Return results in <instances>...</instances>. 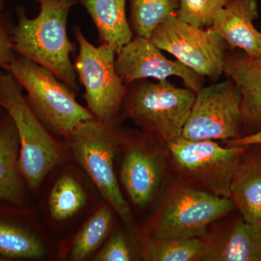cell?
<instances>
[{
  "mask_svg": "<svg viewBox=\"0 0 261 261\" xmlns=\"http://www.w3.org/2000/svg\"><path fill=\"white\" fill-rule=\"evenodd\" d=\"M40 11L29 18L23 9L11 33L15 53L41 65L73 90H78L77 74L70 60L73 45L67 34V22L77 0H36Z\"/></svg>",
  "mask_w": 261,
  "mask_h": 261,
  "instance_id": "cell-1",
  "label": "cell"
},
{
  "mask_svg": "<svg viewBox=\"0 0 261 261\" xmlns=\"http://www.w3.org/2000/svg\"><path fill=\"white\" fill-rule=\"evenodd\" d=\"M0 106L16 128L19 163L27 187L37 190L51 170L63 161V150L33 111L21 86L6 70L0 71Z\"/></svg>",
  "mask_w": 261,
  "mask_h": 261,
  "instance_id": "cell-2",
  "label": "cell"
},
{
  "mask_svg": "<svg viewBox=\"0 0 261 261\" xmlns=\"http://www.w3.org/2000/svg\"><path fill=\"white\" fill-rule=\"evenodd\" d=\"M6 70L27 92V101L44 126L70 140L84 122L94 119L75 99L73 89L49 70L15 56Z\"/></svg>",
  "mask_w": 261,
  "mask_h": 261,
  "instance_id": "cell-3",
  "label": "cell"
},
{
  "mask_svg": "<svg viewBox=\"0 0 261 261\" xmlns=\"http://www.w3.org/2000/svg\"><path fill=\"white\" fill-rule=\"evenodd\" d=\"M196 94L167 80L135 84L128 89L123 102L125 116L168 143L181 136Z\"/></svg>",
  "mask_w": 261,
  "mask_h": 261,
  "instance_id": "cell-4",
  "label": "cell"
},
{
  "mask_svg": "<svg viewBox=\"0 0 261 261\" xmlns=\"http://www.w3.org/2000/svg\"><path fill=\"white\" fill-rule=\"evenodd\" d=\"M74 33L79 44L74 68L85 91L87 108L96 121L111 125L128 90L116 72V51L106 43L95 47L79 27Z\"/></svg>",
  "mask_w": 261,
  "mask_h": 261,
  "instance_id": "cell-5",
  "label": "cell"
},
{
  "mask_svg": "<svg viewBox=\"0 0 261 261\" xmlns=\"http://www.w3.org/2000/svg\"><path fill=\"white\" fill-rule=\"evenodd\" d=\"M121 136L111 125L95 119L84 122L70 139L77 162L84 168L98 190L122 219L130 224L132 214L122 195L114 170V159Z\"/></svg>",
  "mask_w": 261,
  "mask_h": 261,
  "instance_id": "cell-6",
  "label": "cell"
},
{
  "mask_svg": "<svg viewBox=\"0 0 261 261\" xmlns=\"http://www.w3.org/2000/svg\"><path fill=\"white\" fill-rule=\"evenodd\" d=\"M149 40L202 76L217 81L224 73L228 46L211 27H194L175 13L154 29Z\"/></svg>",
  "mask_w": 261,
  "mask_h": 261,
  "instance_id": "cell-7",
  "label": "cell"
},
{
  "mask_svg": "<svg viewBox=\"0 0 261 261\" xmlns=\"http://www.w3.org/2000/svg\"><path fill=\"white\" fill-rule=\"evenodd\" d=\"M242 94L231 80L202 87L181 136L187 140H235L243 137Z\"/></svg>",
  "mask_w": 261,
  "mask_h": 261,
  "instance_id": "cell-8",
  "label": "cell"
},
{
  "mask_svg": "<svg viewBox=\"0 0 261 261\" xmlns=\"http://www.w3.org/2000/svg\"><path fill=\"white\" fill-rule=\"evenodd\" d=\"M235 208L233 201L228 197L180 187L170 195L159 213L153 238H203L209 225Z\"/></svg>",
  "mask_w": 261,
  "mask_h": 261,
  "instance_id": "cell-9",
  "label": "cell"
},
{
  "mask_svg": "<svg viewBox=\"0 0 261 261\" xmlns=\"http://www.w3.org/2000/svg\"><path fill=\"white\" fill-rule=\"evenodd\" d=\"M173 161L182 172L209 192L230 198L231 180L247 147H221L214 140L192 141L182 136L168 142Z\"/></svg>",
  "mask_w": 261,
  "mask_h": 261,
  "instance_id": "cell-10",
  "label": "cell"
},
{
  "mask_svg": "<svg viewBox=\"0 0 261 261\" xmlns=\"http://www.w3.org/2000/svg\"><path fill=\"white\" fill-rule=\"evenodd\" d=\"M115 66L126 85L146 79L163 81L176 76L197 93L203 87L205 80V77L177 60H168L149 39L140 37H134L122 48L116 55Z\"/></svg>",
  "mask_w": 261,
  "mask_h": 261,
  "instance_id": "cell-11",
  "label": "cell"
},
{
  "mask_svg": "<svg viewBox=\"0 0 261 261\" xmlns=\"http://www.w3.org/2000/svg\"><path fill=\"white\" fill-rule=\"evenodd\" d=\"M258 17L256 0H232L219 12L211 28L230 49H242L250 58L261 53V33L254 27Z\"/></svg>",
  "mask_w": 261,
  "mask_h": 261,
  "instance_id": "cell-12",
  "label": "cell"
},
{
  "mask_svg": "<svg viewBox=\"0 0 261 261\" xmlns=\"http://www.w3.org/2000/svg\"><path fill=\"white\" fill-rule=\"evenodd\" d=\"M122 163L121 180L132 202L145 207L159 190L161 167L157 156L145 146H130Z\"/></svg>",
  "mask_w": 261,
  "mask_h": 261,
  "instance_id": "cell-13",
  "label": "cell"
},
{
  "mask_svg": "<svg viewBox=\"0 0 261 261\" xmlns=\"http://www.w3.org/2000/svg\"><path fill=\"white\" fill-rule=\"evenodd\" d=\"M242 217L261 229V145L247 146L230 186Z\"/></svg>",
  "mask_w": 261,
  "mask_h": 261,
  "instance_id": "cell-14",
  "label": "cell"
},
{
  "mask_svg": "<svg viewBox=\"0 0 261 261\" xmlns=\"http://www.w3.org/2000/svg\"><path fill=\"white\" fill-rule=\"evenodd\" d=\"M18 136L8 114L0 121V203L23 207L27 196L19 163Z\"/></svg>",
  "mask_w": 261,
  "mask_h": 261,
  "instance_id": "cell-15",
  "label": "cell"
},
{
  "mask_svg": "<svg viewBox=\"0 0 261 261\" xmlns=\"http://www.w3.org/2000/svg\"><path fill=\"white\" fill-rule=\"evenodd\" d=\"M224 73L242 94L244 126H261V70L244 54H226Z\"/></svg>",
  "mask_w": 261,
  "mask_h": 261,
  "instance_id": "cell-16",
  "label": "cell"
},
{
  "mask_svg": "<svg viewBox=\"0 0 261 261\" xmlns=\"http://www.w3.org/2000/svg\"><path fill=\"white\" fill-rule=\"evenodd\" d=\"M202 260L261 261V229L243 217L216 243H207Z\"/></svg>",
  "mask_w": 261,
  "mask_h": 261,
  "instance_id": "cell-17",
  "label": "cell"
},
{
  "mask_svg": "<svg viewBox=\"0 0 261 261\" xmlns=\"http://www.w3.org/2000/svg\"><path fill=\"white\" fill-rule=\"evenodd\" d=\"M88 12L102 43L118 54L134 38L126 15V0H77Z\"/></svg>",
  "mask_w": 261,
  "mask_h": 261,
  "instance_id": "cell-18",
  "label": "cell"
},
{
  "mask_svg": "<svg viewBox=\"0 0 261 261\" xmlns=\"http://www.w3.org/2000/svg\"><path fill=\"white\" fill-rule=\"evenodd\" d=\"M7 212L8 209L0 207V257L34 259L43 256L44 247L39 238Z\"/></svg>",
  "mask_w": 261,
  "mask_h": 261,
  "instance_id": "cell-19",
  "label": "cell"
},
{
  "mask_svg": "<svg viewBox=\"0 0 261 261\" xmlns=\"http://www.w3.org/2000/svg\"><path fill=\"white\" fill-rule=\"evenodd\" d=\"M207 242L202 238L159 239L147 240L144 250L145 258L151 261L202 260Z\"/></svg>",
  "mask_w": 261,
  "mask_h": 261,
  "instance_id": "cell-20",
  "label": "cell"
},
{
  "mask_svg": "<svg viewBox=\"0 0 261 261\" xmlns=\"http://www.w3.org/2000/svg\"><path fill=\"white\" fill-rule=\"evenodd\" d=\"M179 0H130V28L136 37L149 39L154 29L176 13Z\"/></svg>",
  "mask_w": 261,
  "mask_h": 261,
  "instance_id": "cell-21",
  "label": "cell"
},
{
  "mask_svg": "<svg viewBox=\"0 0 261 261\" xmlns=\"http://www.w3.org/2000/svg\"><path fill=\"white\" fill-rule=\"evenodd\" d=\"M87 197L84 189L70 175H62L51 189L49 208L51 217L64 221L76 214L85 205Z\"/></svg>",
  "mask_w": 261,
  "mask_h": 261,
  "instance_id": "cell-22",
  "label": "cell"
},
{
  "mask_svg": "<svg viewBox=\"0 0 261 261\" xmlns=\"http://www.w3.org/2000/svg\"><path fill=\"white\" fill-rule=\"evenodd\" d=\"M112 223V212L108 207H102L82 226L75 237L71 249L73 260H83L98 248L106 238Z\"/></svg>",
  "mask_w": 261,
  "mask_h": 261,
  "instance_id": "cell-23",
  "label": "cell"
},
{
  "mask_svg": "<svg viewBox=\"0 0 261 261\" xmlns=\"http://www.w3.org/2000/svg\"><path fill=\"white\" fill-rule=\"evenodd\" d=\"M232 0H179L176 14L186 23L198 27H212L219 12Z\"/></svg>",
  "mask_w": 261,
  "mask_h": 261,
  "instance_id": "cell-24",
  "label": "cell"
},
{
  "mask_svg": "<svg viewBox=\"0 0 261 261\" xmlns=\"http://www.w3.org/2000/svg\"><path fill=\"white\" fill-rule=\"evenodd\" d=\"M94 258L98 261H129L132 255L124 237L117 233L108 240Z\"/></svg>",
  "mask_w": 261,
  "mask_h": 261,
  "instance_id": "cell-25",
  "label": "cell"
},
{
  "mask_svg": "<svg viewBox=\"0 0 261 261\" xmlns=\"http://www.w3.org/2000/svg\"><path fill=\"white\" fill-rule=\"evenodd\" d=\"M11 34L0 23V71L6 70L15 58Z\"/></svg>",
  "mask_w": 261,
  "mask_h": 261,
  "instance_id": "cell-26",
  "label": "cell"
},
{
  "mask_svg": "<svg viewBox=\"0 0 261 261\" xmlns=\"http://www.w3.org/2000/svg\"><path fill=\"white\" fill-rule=\"evenodd\" d=\"M228 146H247L261 145V129L250 135L243 136L240 138L226 141Z\"/></svg>",
  "mask_w": 261,
  "mask_h": 261,
  "instance_id": "cell-27",
  "label": "cell"
},
{
  "mask_svg": "<svg viewBox=\"0 0 261 261\" xmlns=\"http://www.w3.org/2000/svg\"><path fill=\"white\" fill-rule=\"evenodd\" d=\"M250 59H251L252 63H253L259 70H261V53L259 56L254 58H250Z\"/></svg>",
  "mask_w": 261,
  "mask_h": 261,
  "instance_id": "cell-28",
  "label": "cell"
},
{
  "mask_svg": "<svg viewBox=\"0 0 261 261\" xmlns=\"http://www.w3.org/2000/svg\"><path fill=\"white\" fill-rule=\"evenodd\" d=\"M3 6H4V2H3V0H0V13L3 9Z\"/></svg>",
  "mask_w": 261,
  "mask_h": 261,
  "instance_id": "cell-29",
  "label": "cell"
},
{
  "mask_svg": "<svg viewBox=\"0 0 261 261\" xmlns=\"http://www.w3.org/2000/svg\"><path fill=\"white\" fill-rule=\"evenodd\" d=\"M0 108H1V106H0ZM2 109H3V108H2Z\"/></svg>",
  "mask_w": 261,
  "mask_h": 261,
  "instance_id": "cell-30",
  "label": "cell"
}]
</instances>
